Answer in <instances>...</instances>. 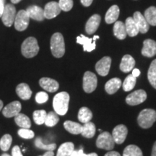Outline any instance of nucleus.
<instances>
[{
  "mask_svg": "<svg viewBox=\"0 0 156 156\" xmlns=\"http://www.w3.org/2000/svg\"><path fill=\"white\" fill-rule=\"evenodd\" d=\"M151 156H156V142L154 143L153 150H152V153Z\"/></svg>",
  "mask_w": 156,
  "mask_h": 156,
  "instance_id": "nucleus-48",
  "label": "nucleus"
},
{
  "mask_svg": "<svg viewBox=\"0 0 156 156\" xmlns=\"http://www.w3.org/2000/svg\"><path fill=\"white\" fill-rule=\"evenodd\" d=\"M16 93L23 100H28L32 95V91L26 83H20L16 87Z\"/></svg>",
  "mask_w": 156,
  "mask_h": 156,
  "instance_id": "nucleus-22",
  "label": "nucleus"
},
{
  "mask_svg": "<svg viewBox=\"0 0 156 156\" xmlns=\"http://www.w3.org/2000/svg\"><path fill=\"white\" fill-rule=\"evenodd\" d=\"M21 108H22V106L19 101H13L3 108L2 114L7 118H11L19 114Z\"/></svg>",
  "mask_w": 156,
  "mask_h": 156,
  "instance_id": "nucleus-14",
  "label": "nucleus"
},
{
  "mask_svg": "<svg viewBox=\"0 0 156 156\" xmlns=\"http://www.w3.org/2000/svg\"><path fill=\"white\" fill-rule=\"evenodd\" d=\"M133 19L141 34H146L149 30V24L147 23L145 17L140 12H136L134 13Z\"/></svg>",
  "mask_w": 156,
  "mask_h": 156,
  "instance_id": "nucleus-17",
  "label": "nucleus"
},
{
  "mask_svg": "<svg viewBox=\"0 0 156 156\" xmlns=\"http://www.w3.org/2000/svg\"><path fill=\"white\" fill-rule=\"evenodd\" d=\"M124 24H125L126 34L129 35V36L134 37L140 33L139 29H138L137 26H136L133 17H129L126 20V22Z\"/></svg>",
  "mask_w": 156,
  "mask_h": 156,
  "instance_id": "nucleus-24",
  "label": "nucleus"
},
{
  "mask_svg": "<svg viewBox=\"0 0 156 156\" xmlns=\"http://www.w3.org/2000/svg\"><path fill=\"white\" fill-rule=\"evenodd\" d=\"M2 108H3V102L0 100V111L2 109Z\"/></svg>",
  "mask_w": 156,
  "mask_h": 156,
  "instance_id": "nucleus-51",
  "label": "nucleus"
},
{
  "mask_svg": "<svg viewBox=\"0 0 156 156\" xmlns=\"http://www.w3.org/2000/svg\"><path fill=\"white\" fill-rule=\"evenodd\" d=\"M98 80L96 75L91 72L87 71L83 77V89L85 93L93 92L97 87Z\"/></svg>",
  "mask_w": 156,
  "mask_h": 156,
  "instance_id": "nucleus-8",
  "label": "nucleus"
},
{
  "mask_svg": "<svg viewBox=\"0 0 156 156\" xmlns=\"http://www.w3.org/2000/svg\"><path fill=\"white\" fill-rule=\"evenodd\" d=\"M51 51L56 58H61L65 53L64 37L60 33H56L51 38Z\"/></svg>",
  "mask_w": 156,
  "mask_h": 156,
  "instance_id": "nucleus-2",
  "label": "nucleus"
},
{
  "mask_svg": "<svg viewBox=\"0 0 156 156\" xmlns=\"http://www.w3.org/2000/svg\"><path fill=\"white\" fill-rule=\"evenodd\" d=\"M26 12L30 18H32L36 21H43L45 19L44 9L38 6H30L27 8Z\"/></svg>",
  "mask_w": 156,
  "mask_h": 156,
  "instance_id": "nucleus-18",
  "label": "nucleus"
},
{
  "mask_svg": "<svg viewBox=\"0 0 156 156\" xmlns=\"http://www.w3.org/2000/svg\"><path fill=\"white\" fill-rule=\"evenodd\" d=\"M145 18L149 25L155 26L156 25V7H150L145 12Z\"/></svg>",
  "mask_w": 156,
  "mask_h": 156,
  "instance_id": "nucleus-31",
  "label": "nucleus"
},
{
  "mask_svg": "<svg viewBox=\"0 0 156 156\" xmlns=\"http://www.w3.org/2000/svg\"><path fill=\"white\" fill-rule=\"evenodd\" d=\"M128 134V129L125 125L120 124L116 126L112 132V136L115 143L120 145L125 141Z\"/></svg>",
  "mask_w": 156,
  "mask_h": 156,
  "instance_id": "nucleus-11",
  "label": "nucleus"
},
{
  "mask_svg": "<svg viewBox=\"0 0 156 156\" xmlns=\"http://www.w3.org/2000/svg\"><path fill=\"white\" fill-rule=\"evenodd\" d=\"M92 118L93 114L88 108H87V107H82L80 109L79 113H78V119H79L80 122L85 124V123L89 122L92 119Z\"/></svg>",
  "mask_w": 156,
  "mask_h": 156,
  "instance_id": "nucleus-29",
  "label": "nucleus"
},
{
  "mask_svg": "<svg viewBox=\"0 0 156 156\" xmlns=\"http://www.w3.org/2000/svg\"><path fill=\"white\" fill-rule=\"evenodd\" d=\"M115 142L113 136L108 132L101 133L98 136L96 140V146L101 149H104L106 151H112L114 147Z\"/></svg>",
  "mask_w": 156,
  "mask_h": 156,
  "instance_id": "nucleus-5",
  "label": "nucleus"
},
{
  "mask_svg": "<svg viewBox=\"0 0 156 156\" xmlns=\"http://www.w3.org/2000/svg\"><path fill=\"white\" fill-rule=\"evenodd\" d=\"M134 65H135V60L134 59V58L132 56L126 54L123 56L120 64V69L123 73H129L134 69Z\"/></svg>",
  "mask_w": 156,
  "mask_h": 156,
  "instance_id": "nucleus-20",
  "label": "nucleus"
},
{
  "mask_svg": "<svg viewBox=\"0 0 156 156\" xmlns=\"http://www.w3.org/2000/svg\"><path fill=\"white\" fill-rule=\"evenodd\" d=\"M147 78L151 85L156 89V58L152 62L150 66L147 73Z\"/></svg>",
  "mask_w": 156,
  "mask_h": 156,
  "instance_id": "nucleus-32",
  "label": "nucleus"
},
{
  "mask_svg": "<svg viewBox=\"0 0 156 156\" xmlns=\"http://www.w3.org/2000/svg\"><path fill=\"white\" fill-rule=\"evenodd\" d=\"M35 145H36V147L39 148V149L46 150V151H53L56 147V145L55 143L44 144L41 137L36 138V140H35Z\"/></svg>",
  "mask_w": 156,
  "mask_h": 156,
  "instance_id": "nucleus-36",
  "label": "nucleus"
},
{
  "mask_svg": "<svg viewBox=\"0 0 156 156\" xmlns=\"http://www.w3.org/2000/svg\"><path fill=\"white\" fill-rule=\"evenodd\" d=\"M112 58L109 56H104L95 64V69L101 76H106L110 70Z\"/></svg>",
  "mask_w": 156,
  "mask_h": 156,
  "instance_id": "nucleus-12",
  "label": "nucleus"
},
{
  "mask_svg": "<svg viewBox=\"0 0 156 156\" xmlns=\"http://www.w3.org/2000/svg\"><path fill=\"white\" fill-rule=\"evenodd\" d=\"M17 133H18V135L24 138V139H32L35 136L34 132L32 130H30V129L22 128L18 130Z\"/></svg>",
  "mask_w": 156,
  "mask_h": 156,
  "instance_id": "nucleus-40",
  "label": "nucleus"
},
{
  "mask_svg": "<svg viewBox=\"0 0 156 156\" xmlns=\"http://www.w3.org/2000/svg\"><path fill=\"white\" fill-rule=\"evenodd\" d=\"M58 5H59L61 10L68 12L71 10V9L73 8V0H59Z\"/></svg>",
  "mask_w": 156,
  "mask_h": 156,
  "instance_id": "nucleus-39",
  "label": "nucleus"
},
{
  "mask_svg": "<svg viewBox=\"0 0 156 156\" xmlns=\"http://www.w3.org/2000/svg\"><path fill=\"white\" fill-rule=\"evenodd\" d=\"M70 156H98V155L95 153H92L90 154L84 153L83 150L81 148L79 151H74Z\"/></svg>",
  "mask_w": 156,
  "mask_h": 156,
  "instance_id": "nucleus-42",
  "label": "nucleus"
},
{
  "mask_svg": "<svg viewBox=\"0 0 156 156\" xmlns=\"http://www.w3.org/2000/svg\"><path fill=\"white\" fill-rule=\"evenodd\" d=\"M100 38L98 36H94L92 38H87L84 35L81 34L80 36L77 38V43L79 44H81L83 46V49L85 51L91 52L96 47L95 46V41L97 39Z\"/></svg>",
  "mask_w": 156,
  "mask_h": 156,
  "instance_id": "nucleus-10",
  "label": "nucleus"
},
{
  "mask_svg": "<svg viewBox=\"0 0 156 156\" xmlns=\"http://www.w3.org/2000/svg\"><path fill=\"white\" fill-rule=\"evenodd\" d=\"M5 7V0H0V17H2V15L3 14Z\"/></svg>",
  "mask_w": 156,
  "mask_h": 156,
  "instance_id": "nucleus-44",
  "label": "nucleus"
},
{
  "mask_svg": "<svg viewBox=\"0 0 156 156\" xmlns=\"http://www.w3.org/2000/svg\"><path fill=\"white\" fill-rule=\"evenodd\" d=\"M142 54L146 57H153L156 54V42L152 39H146L143 42Z\"/></svg>",
  "mask_w": 156,
  "mask_h": 156,
  "instance_id": "nucleus-15",
  "label": "nucleus"
},
{
  "mask_svg": "<svg viewBox=\"0 0 156 156\" xmlns=\"http://www.w3.org/2000/svg\"><path fill=\"white\" fill-rule=\"evenodd\" d=\"M64 126L65 129L69 133L73 134H81L82 126L79 123L72 122V121H66L64 123Z\"/></svg>",
  "mask_w": 156,
  "mask_h": 156,
  "instance_id": "nucleus-27",
  "label": "nucleus"
},
{
  "mask_svg": "<svg viewBox=\"0 0 156 156\" xmlns=\"http://www.w3.org/2000/svg\"><path fill=\"white\" fill-rule=\"evenodd\" d=\"M132 75L134 76V77H137L138 76L140 75V71L138 69H132Z\"/></svg>",
  "mask_w": 156,
  "mask_h": 156,
  "instance_id": "nucleus-47",
  "label": "nucleus"
},
{
  "mask_svg": "<svg viewBox=\"0 0 156 156\" xmlns=\"http://www.w3.org/2000/svg\"><path fill=\"white\" fill-rule=\"evenodd\" d=\"M119 16V8L117 5H113L107 11L105 20L108 24H112L116 22Z\"/></svg>",
  "mask_w": 156,
  "mask_h": 156,
  "instance_id": "nucleus-23",
  "label": "nucleus"
},
{
  "mask_svg": "<svg viewBox=\"0 0 156 156\" xmlns=\"http://www.w3.org/2000/svg\"><path fill=\"white\" fill-rule=\"evenodd\" d=\"M39 46L38 41L34 37H29L23 41L21 46V52L26 58H33L38 54Z\"/></svg>",
  "mask_w": 156,
  "mask_h": 156,
  "instance_id": "nucleus-3",
  "label": "nucleus"
},
{
  "mask_svg": "<svg viewBox=\"0 0 156 156\" xmlns=\"http://www.w3.org/2000/svg\"><path fill=\"white\" fill-rule=\"evenodd\" d=\"M39 85L40 86L44 88L45 90L50 93L56 92L58 89L59 85L58 82L55 80L51 79L48 77H43L39 80Z\"/></svg>",
  "mask_w": 156,
  "mask_h": 156,
  "instance_id": "nucleus-16",
  "label": "nucleus"
},
{
  "mask_svg": "<svg viewBox=\"0 0 156 156\" xmlns=\"http://www.w3.org/2000/svg\"><path fill=\"white\" fill-rule=\"evenodd\" d=\"M123 156H143V155L139 147L134 145H130L125 147Z\"/></svg>",
  "mask_w": 156,
  "mask_h": 156,
  "instance_id": "nucleus-33",
  "label": "nucleus"
},
{
  "mask_svg": "<svg viewBox=\"0 0 156 156\" xmlns=\"http://www.w3.org/2000/svg\"><path fill=\"white\" fill-rule=\"evenodd\" d=\"M41 156H54V153L53 151H47L44 155Z\"/></svg>",
  "mask_w": 156,
  "mask_h": 156,
  "instance_id": "nucleus-49",
  "label": "nucleus"
},
{
  "mask_svg": "<svg viewBox=\"0 0 156 156\" xmlns=\"http://www.w3.org/2000/svg\"><path fill=\"white\" fill-rule=\"evenodd\" d=\"M48 100V95L46 92H38L36 95V101L38 103H44Z\"/></svg>",
  "mask_w": 156,
  "mask_h": 156,
  "instance_id": "nucleus-41",
  "label": "nucleus"
},
{
  "mask_svg": "<svg viewBox=\"0 0 156 156\" xmlns=\"http://www.w3.org/2000/svg\"><path fill=\"white\" fill-rule=\"evenodd\" d=\"M61 11L58 3L56 2H50L46 4L44 9L45 18H54L60 14Z\"/></svg>",
  "mask_w": 156,
  "mask_h": 156,
  "instance_id": "nucleus-13",
  "label": "nucleus"
},
{
  "mask_svg": "<svg viewBox=\"0 0 156 156\" xmlns=\"http://www.w3.org/2000/svg\"><path fill=\"white\" fill-rule=\"evenodd\" d=\"M104 156H121V155L118 152L116 151H110L107 153Z\"/></svg>",
  "mask_w": 156,
  "mask_h": 156,
  "instance_id": "nucleus-46",
  "label": "nucleus"
},
{
  "mask_svg": "<svg viewBox=\"0 0 156 156\" xmlns=\"http://www.w3.org/2000/svg\"><path fill=\"white\" fill-rule=\"evenodd\" d=\"M93 1V0H80L81 3L83 4V5L85 6V7H89V6L92 4Z\"/></svg>",
  "mask_w": 156,
  "mask_h": 156,
  "instance_id": "nucleus-45",
  "label": "nucleus"
},
{
  "mask_svg": "<svg viewBox=\"0 0 156 156\" xmlns=\"http://www.w3.org/2000/svg\"><path fill=\"white\" fill-rule=\"evenodd\" d=\"M1 156H10V155H9V154H7V153H4Z\"/></svg>",
  "mask_w": 156,
  "mask_h": 156,
  "instance_id": "nucleus-52",
  "label": "nucleus"
},
{
  "mask_svg": "<svg viewBox=\"0 0 156 156\" xmlns=\"http://www.w3.org/2000/svg\"><path fill=\"white\" fill-rule=\"evenodd\" d=\"M30 23V17L28 16L26 10H20L15 19V28L18 31H23L28 28Z\"/></svg>",
  "mask_w": 156,
  "mask_h": 156,
  "instance_id": "nucleus-6",
  "label": "nucleus"
},
{
  "mask_svg": "<svg viewBox=\"0 0 156 156\" xmlns=\"http://www.w3.org/2000/svg\"><path fill=\"white\" fill-rule=\"evenodd\" d=\"M16 17V9L15 6L10 4L5 5L3 14L2 15V20L4 25L7 27H11L15 22Z\"/></svg>",
  "mask_w": 156,
  "mask_h": 156,
  "instance_id": "nucleus-7",
  "label": "nucleus"
},
{
  "mask_svg": "<svg viewBox=\"0 0 156 156\" xmlns=\"http://www.w3.org/2000/svg\"><path fill=\"white\" fill-rule=\"evenodd\" d=\"M75 151V145L73 142H65L58 147L56 156H70Z\"/></svg>",
  "mask_w": 156,
  "mask_h": 156,
  "instance_id": "nucleus-26",
  "label": "nucleus"
},
{
  "mask_svg": "<svg viewBox=\"0 0 156 156\" xmlns=\"http://www.w3.org/2000/svg\"><path fill=\"white\" fill-rule=\"evenodd\" d=\"M101 23V16L99 15H93L90 17L85 25V31L88 34H93L98 28Z\"/></svg>",
  "mask_w": 156,
  "mask_h": 156,
  "instance_id": "nucleus-19",
  "label": "nucleus"
},
{
  "mask_svg": "<svg viewBox=\"0 0 156 156\" xmlns=\"http://www.w3.org/2000/svg\"><path fill=\"white\" fill-rule=\"evenodd\" d=\"M114 34L119 40H123V39L125 38L127 36L125 24L122 23V21L115 22L114 25Z\"/></svg>",
  "mask_w": 156,
  "mask_h": 156,
  "instance_id": "nucleus-25",
  "label": "nucleus"
},
{
  "mask_svg": "<svg viewBox=\"0 0 156 156\" xmlns=\"http://www.w3.org/2000/svg\"><path fill=\"white\" fill-rule=\"evenodd\" d=\"M58 121H59V118H58V114L56 112H51L46 115L44 124L47 126L51 127V126H55L58 122Z\"/></svg>",
  "mask_w": 156,
  "mask_h": 156,
  "instance_id": "nucleus-37",
  "label": "nucleus"
},
{
  "mask_svg": "<svg viewBox=\"0 0 156 156\" xmlns=\"http://www.w3.org/2000/svg\"><path fill=\"white\" fill-rule=\"evenodd\" d=\"M122 85V80H121L119 78H112V79L109 80L106 83V85H105V90H106V91L108 94H114L120 88Z\"/></svg>",
  "mask_w": 156,
  "mask_h": 156,
  "instance_id": "nucleus-21",
  "label": "nucleus"
},
{
  "mask_svg": "<svg viewBox=\"0 0 156 156\" xmlns=\"http://www.w3.org/2000/svg\"><path fill=\"white\" fill-rule=\"evenodd\" d=\"M15 122L20 127L24 129H29L31 126V122L30 119L26 115L20 114L15 116Z\"/></svg>",
  "mask_w": 156,
  "mask_h": 156,
  "instance_id": "nucleus-30",
  "label": "nucleus"
},
{
  "mask_svg": "<svg viewBox=\"0 0 156 156\" xmlns=\"http://www.w3.org/2000/svg\"><path fill=\"white\" fill-rule=\"evenodd\" d=\"M156 121V112L153 109L146 108L140 113L137 118L138 124L140 127L148 129L151 127Z\"/></svg>",
  "mask_w": 156,
  "mask_h": 156,
  "instance_id": "nucleus-4",
  "label": "nucleus"
},
{
  "mask_svg": "<svg viewBox=\"0 0 156 156\" xmlns=\"http://www.w3.org/2000/svg\"><path fill=\"white\" fill-rule=\"evenodd\" d=\"M136 77H134L132 75H129L123 83V89L126 92L132 90L136 85Z\"/></svg>",
  "mask_w": 156,
  "mask_h": 156,
  "instance_id": "nucleus-34",
  "label": "nucleus"
},
{
  "mask_svg": "<svg viewBox=\"0 0 156 156\" xmlns=\"http://www.w3.org/2000/svg\"><path fill=\"white\" fill-rule=\"evenodd\" d=\"M69 95L67 92H61L56 94L54 98L53 107L58 115H65L69 108Z\"/></svg>",
  "mask_w": 156,
  "mask_h": 156,
  "instance_id": "nucleus-1",
  "label": "nucleus"
},
{
  "mask_svg": "<svg viewBox=\"0 0 156 156\" xmlns=\"http://www.w3.org/2000/svg\"><path fill=\"white\" fill-rule=\"evenodd\" d=\"M12 156H23L19 146H15L12 150Z\"/></svg>",
  "mask_w": 156,
  "mask_h": 156,
  "instance_id": "nucleus-43",
  "label": "nucleus"
},
{
  "mask_svg": "<svg viewBox=\"0 0 156 156\" xmlns=\"http://www.w3.org/2000/svg\"><path fill=\"white\" fill-rule=\"evenodd\" d=\"M20 1L21 0H11L12 3H13V4H17V3H19Z\"/></svg>",
  "mask_w": 156,
  "mask_h": 156,
  "instance_id": "nucleus-50",
  "label": "nucleus"
},
{
  "mask_svg": "<svg viewBox=\"0 0 156 156\" xmlns=\"http://www.w3.org/2000/svg\"><path fill=\"white\" fill-rule=\"evenodd\" d=\"M147 99V93L143 90H137L130 93L126 98V102L130 106H136L143 103Z\"/></svg>",
  "mask_w": 156,
  "mask_h": 156,
  "instance_id": "nucleus-9",
  "label": "nucleus"
},
{
  "mask_svg": "<svg viewBox=\"0 0 156 156\" xmlns=\"http://www.w3.org/2000/svg\"><path fill=\"white\" fill-rule=\"evenodd\" d=\"M46 115H47V113H46L45 110L35 111L34 112V114H33V117H34L35 123L36 124H38V125H41V124H44Z\"/></svg>",
  "mask_w": 156,
  "mask_h": 156,
  "instance_id": "nucleus-35",
  "label": "nucleus"
},
{
  "mask_svg": "<svg viewBox=\"0 0 156 156\" xmlns=\"http://www.w3.org/2000/svg\"><path fill=\"white\" fill-rule=\"evenodd\" d=\"M95 134V125L93 123L89 122L84 124L82 126L81 134L84 137L92 138Z\"/></svg>",
  "mask_w": 156,
  "mask_h": 156,
  "instance_id": "nucleus-28",
  "label": "nucleus"
},
{
  "mask_svg": "<svg viewBox=\"0 0 156 156\" xmlns=\"http://www.w3.org/2000/svg\"><path fill=\"white\" fill-rule=\"evenodd\" d=\"M12 142V138L10 134H5L0 140V148L2 151H7L10 148Z\"/></svg>",
  "mask_w": 156,
  "mask_h": 156,
  "instance_id": "nucleus-38",
  "label": "nucleus"
}]
</instances>
